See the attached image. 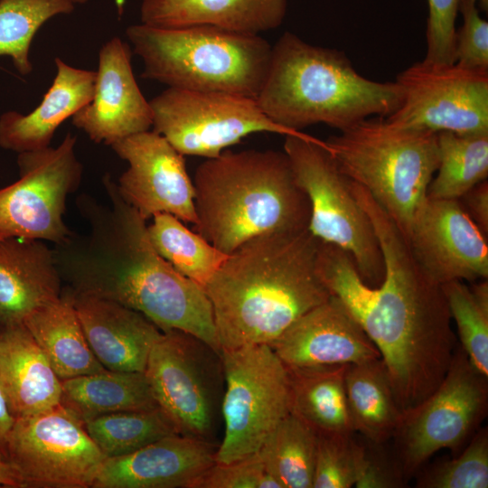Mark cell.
I'll use <instances>...</instances> for the list:
<instances>
[{
    "instance_id": "obj_1",
    "label": "cell",
    "mask_w": 488,
    "mask_h": 488,
    "mask_svg": "<svg viewBox=\"0 0 488 488\" xmlns=\"http://www.w3.org/2000/svg\"><path fill=\"white\" fill-rule=\"evenodd\" d=\"M351 190L378 238L383 280L368 286L347 252L321 240L316 270L378 349L406 412L429 396L448 371L457 346L452 318L442 286L421 268L399 226L365 188L352 182Z\"/></svg>"
},
{
    "instance_id": "obj_2",
    "label": "cell",
    "mask_w": 488,
    "mask_h": 488,
    "mask_svg": "<svg viewBox=\"0 0 488 488\" xmlns=\"http://www.w3.org/2000/svg\"><path fill=\"white\" fill-rule=\"evenodd\" d=\"M108 202L77 200L89 230L55 245L62 281L75 294L119 303L161 331H183L221 351L211 301L202 286L178 273L154 248L146 221L103 178Z\"/></svg>"
},
{
    "instance_id": "obj_3",
    "label": "cell",
    "mask_w": 488,
    "mask_h": 488,
    "mask_svg": "<svg viewBox=\"0 0 488 488\" xmlns=\"http://www.w3.org/2000/svg\"><path fill=\"white\" fill-rule=\"evenodd\" d=\"M319 239L308 229L254 237L203 287L221 350L270 344L331 293L316 270Z\"/></svg>"
},
{
    "instance_id": "obj_4",
    "label": "cell",
    "mask_w": 488,
    "mask_h": 488,
    "mask_svg": "<svg viewBox=\"0 0 488 488\" xmlns=\"http://www.w3.org/2000/svg\"><path fill=\"white\" fill-rule=\"evenodd\" d=\"M192 182L196 230L226 254L262 234L308 228L310 202L285 152L224 150Z\"/></svg>"
},
{
    "instance_id": "obj_5",
    "label": "cell",
    "mask_w": 488,
    "mask_h": 488,
    "mask_svg": "<svg viewBox=\"0 0 488 488\" xmlns=\"http://www.w3.org/2000/svg\"><path fill=\"white\" fill-rule=\"evenodd\" d=\"M401 98L396 81L369 80L343 52L286 32L272 47L256 101L268 118L287 129L322 123L341 132L369 117H389Z\"/></svg>"
},
{
    "instance_id": "obj_6",
    "label": "cell",
    "mask_w": 488,
    "mask_h": 488,
    "mask_svg": "<svg viewBox=\"0 0 488 488\" xmlns=\"http://www.w3.org/2000/svg\"><path fill=\"white\" fill-rule=\"evenodd\" d=\"M126 36L143 61L144 79L168 88L253 99L266 80L272 53V46L258 34L209 25L133 24L127 28Z\"/></svg>"
},
{
    "instance_id": "obj_7",
    "label": "cell",
    "mask_w": 488,
    "mask_h": 488,
    "mask_svg": "<svg viewBox=\"0 0 488 488\" xmlns=\"http://www.w3.org/2000/svg\"><path fill=\"white\" fill-rule=\"evenodd\" d=\"M339 169L408 237L438 166L437 134L372 117L325 140Z\"/></svg>"
},
{
    "instance_id": "obj_8",
    "label": "cell",
    "mask_w": 488,
    "mask_h": 488,
    "mask_svg": "<svg viewBox=\"0 0 488 488\" xmlns=\"http://www.w3.org/2000/svg\"><path fill=\"white\" fill-rule=\"evenodd\" d=\"M284 152L310 202L308 230L347 252L364 283L378 286L385 272L378 238L325 141L310 135L286 136Z\"/></svg>"
},
{
    "instance_id": "obj_9",
    "label": "cell",
    "mask_w": 488,
    "mask_h": 488,
    "mask_svg": "<svg viewBox=\"0 0 488 488\" xmlns=\"http://www.w3.org/2000/svg\"><path fill=\"white\" fill-rule=\"evenodd\" d=\"M144 372L177 434L215 444L225 388L221 352L191 333L163 332Z\"/></svg>"
},
{
    "instance_id": "obj_10",
    "label": "cell",
    "mask_w": 488,
    "mask_h": 488,
    "mask_svg": "<svg viewBox=\"0 0 488 488\" xmlns=\"http://www.w3.org/2000/svg\"><path fill=\"white\" fill-rule=\"evenodd\" d=\"M225 388L221 403L224 435L216 463L258 453L289 413V384L284 363L268 344L221 350Z\"/></svg>"
},
{
    "instance_id": "obj_11",
    "label": "cell",
    "mask_w": 488,
    "mask_h": 488,
    "mask_svg": "<svg viewBox=\"0 0 488 488\" xmlns=\"http://www.w3.org/2000/svg\"><path fill=\"white\" fill-rule=\"evenodd\" d=\"M488 377L456 346L448 371L436 389L403 412L392 440L407 478L416 474L437 451L458 454L487 415Z\"/></svg>"
},
{
    "instance_id": "obj_12",
    "label": "cell",
    "mask_w": 488,
    "mask_h": 488,
    "mask_svg": "<svg viewBox=\"0 0 488 488\" xmlns=\"http://www.w3.org/2000/svg\"><path fill=\"white\" fill-rule=\"evenodd\" d=\"M149 104L154 131L183 155L214 158L253 133L308 135L273 122L256 99L233 94L168 88Z\"/></svg>"
},
{
    "instance_id": "obj_13",
    "label": "cell",
    "mask_w": 488,
    "mask_h": 488,
    "mask_svg": "<svg viewBox=\"0 0 488 488\" xmlns=\"http://www.w3.org/2000/svg\"><path fill=\"white\" fill-rule=\"evenodd\" d=\"M77 137L68 132L57 147L18 154L19 179L0 189V240L11 238L52 242L72 236L64 222L67 197L81 181Z\"/></svg>"
},
{
    "instance_id": "obj_14",
    "label": "cell",
    "mask_w": 488,
    "mask_h": 488,
    "mask_svg": "<svg viewBox=\"0 0 488 488\" xmlns=\"http://www.w3.org/2000/svg\"><path fill=\"white\" fill-rule=\"evenodd\" d=\"M106 458L83 421L61 404L15 419L9 437L8 463L25 488L92 487Z\"/></svg>"
},
{
    "instance_id": "obj_15",
    "label": "cell",
    "mask_w": 488,
    "mask_h": 488,
    "mask_svg": "<svg viewBox=\"0 0 488 488\" xmlns=\"http://www.w3.org/2000/svg\"><path fill=\"white\" fill-rule=\"evenodd\" d=\"M395 81L402 98L389 122L433 133L488 134V71L423 60Z\"/></svg>"
},
{
    "instance_id": "obj_16",
    "label": "cell",
    "mask_w": 488,
    "mask_h": 488,
    "mask_svg": "<svg viewBox=\"0 0 488 488\" xmlns=\"http://www.w3.org/2000/svg\"><path fill=\"white\" fill-rule=\"evenodd\" d=\"M128 168L117 183L123 199L146 221L159 213L196 224L194 186L183 155L163 136L144 131L110 145Z\"/></svg>"
},
{
    "instance_id": "obj_17",
    "label": "cell",
    "mask_w": 488,
    "mask_h": 488,
    "mask_svg": "<svg viewBox=\"0 0 488 488\" xmlns=\"http://www.w3.org/2000/svg\"><path fill=\"white\" fill-rule=\"evenodd\" d=\"M487 236L458 199L427 197L407 237L410 250L436 284L488 277Z\"/></svg>"
},
{
    "instance_id": "obj_18",
    "label": "cell",
    "mask_w": 488,
    "mask_h": 488,
    "mask_svg": "<svg viewBox=\"0 0 488 488\" xmlns=\"http://www.w3.org/2000/svg\"><path fill=\"white\" fill-rule=\"evenodd\" d=\"M130 46L113 37L99 52L92 99L71 117L72 124L93 142L111 145L153 125L149 101L142 94L131 65Z\"/></svg>"
},
{
    "instance_id": "obj_19",
    "label": "cell",
    "mask_w": 488,
    "mask_h": 488,
    "mask_svg": "<svg viewBox=\"0 0 488 488\" xmlns=\"http://www.w3.org/2000/svg\"><path fill=\"white\" fill-rule=\"evenodd\" d=\"M269 346L286 368L346 365L380 359L374 343L333 295L299 317Z\"/></svg>"
},
{
    "instance_id": "obj_20",
    "label": "cell",
    "mask_w": 488,
    "mask_h": 488,
    "mask_svg": "<svg viewBox=\"0 0 488 488\" xmlns=\"http://www.w3.org/2000/svg\"><path fill=\"white\" fill-rule=\"evenodd\" d=\"M218 446L179 434L162 437L107 457L91 488H192L216 462Z\"/></svg>"
},
{
    "instance_id": "obj_21",
    "label": "cell",
    "mask_w": 488,
    "mask_h": 488,
    "mask_svg": "<svg viewBox=\"0 0 488 488\" xmlns=\"http://www.w3.org/2000/svg\"><path fill=\"white\" fill-rule=\"evenodd\" d=\"M71 294L89 345L104 368L144 372L163 331L141 313L119 303Z\"/></svg>"
},
{
    "instance_id": "obj_22",
    "label": "cell",
    "mask_w": 488,
    "mask_h": 488,
    "mask_svg": "<svg viewBox=\"0 0 488 488\" xmlns=\"http://www.w3.org/2000/svg\"><path fill=\"white\" fill-rule=\"evenodd\" d=\"M56 75L42 102L30 113L10 110L0 116V147L16 152L47 148L59 126L93 98L96 71L54 59Z\"/></svg>"
},
{
    "instance_id": "obj_23",
    "label": "cell",
    "mask_w": 488,
    "mask_h": 488,
    "mask_svg": "<svg viewBox=\"0 0 488 488\" xmlns=\"http://www.w3.org/2000/svg\"><path fill=\"white\" fill-rule=\"evenodd\" d=\"M0 389L15 419L60 404L61 380L23 322L0 333Z\"/></svg>"
},
{
    "instance_id": "obj_24",
    "label": "cell",
    "mask_w": 488,
    "mask_h": 488,
    "mask_svg": "<svg viewBox=\"0 0 488 488\" xmlns=\"http://www.w3.org/2000/svg\"><path fill=\"white\" fill-rule=\"evenodd\" d=\"M62 279L53 249L44 241L0 240V319L23 322L37 308L58 299Z\"/></svg>"
},
{
    "instance_id": "obj_25",
    "label": "cell",
    "mask_w": 488,
    "mask_h": 488,
    "mask_svg": "<svg viewBox=\"0 0 488 488\" xmlns=\"http://www.w3.org/2000/svg\"><path fill=\"white\" fill-rule=\"evenodd\" d=\"M286 0H143L140 18L157 28L209 25L247 34L278 27Z\"/></svg>"
},
{
    "instance_id": "obj_26",
    "label": "cell",
    "mask_w": 488,
    "mask_h": 488,
    "mask_svg": "<svg viewBox=\"0 0 488 488\" xmlns=\"http://www.w3.org/2000/svg\"><path fill=\"white\" fill-rule=\"evenodd\" d=\"M23 323L61 380L106 370L89 345L70 289Z\"/></svg>"
},
{
    "instance_id": "obj_27",
    "label": "cell",
    "mask_w": 488,
    "mask_h": 488,
    "mask_svg": "<svg viewBox=\"0 0 488 488\" xmlns=\"http://www.w3.org/2000/svg\"><path fill=\"white\" fill-rule=\"evenodd\" d=\"M346 365L286 368L289 410L316 435L355 433L345 392Z\"/></svg>"
},
{
    "instance_id": "obj_28",
    "label": "cell",
    "mask_w": 488,
    "mask_h": 488,
    "mask_svg": "<svg viewBox=\"0 0 488 488\" xmlns=\"http://www.w3.org/2000/svg\"><path fill=\"white\" fill-rule=\"evenodd\" d=\"M60 404L83 422L114 412L158 407L145 372L107 369L61 380Z\"/></svg>"
},
{
    "instance_id": "obj_29",
    "label": "cell",
    "mask_w": 488,
    "mask_h": 488,
    "mask_svg": "<svg viewBox=\"0 0 488 488\" xmlns=\"http://www.w3.org/2000/svg\"><path fill=\"white\" fill-rule=\"evenodd\" d=\"M344 383L354 432L373 443L392 439L403 412L381 360L348 364Z\"/></svg>"
},
{
    "instance_id": "obj_30",
    "label": "cell",
    "mask_w": 488,
    "mask_h": 488,
    "mask_svg": "<svg viewBox=\"0 0 488 488\" xmlns=\"http://www.w3.org/2000/svg\"><path fill=\"white\" fill-rule=\"evenodd\" d=\"M152 219L147 230L157 253L178 273L204 287L229 254L189 230L174 215L159 213Z\"/></svg>"
},
{
    "instance_id": "obj_31",
    "label": "cell",
    "mask_w": 488,
    "mask_h": 488,
    "mask_svg": "<svg viewBox=\"0 0 488 488\" xmlns=\"http://www.w3.org/2000/svg\"><path fill=\"white\" fill-rule=\"evenodd\" d=\"M316 444L315 432L289 413L257 454L282 488H312Z\"/></svg>"
},
{
    "instance_id": "obj_32",
    "label": "cell",
    "mask_w": 488,
    "mask_h": 488,
    "mask_svg": "<svg viewBox=\"0 0 488 488\" xmlns=\"http://www.w3.org/2000/svg\"><path fill=\"white\" fill-rule=\"evenodd\" d=\"M439 161L427 197L460 199L471 188L487 180L488 134L458 135L439 132Z\"/></svg>"
},
{
    "instance_id": "obj_33",
    "label": "cell",
    "mask_w": 488,
    "mask_h": 488,
    "mask_svg": "<svg viewBox=\"0 0 488 488\" xmlns=\"http://www.w3.org/2000/svg\"><path fill=\"white\" fill-rule=\"evenodd\" d=\"M83 424L107 457L125 455L162 437L177 434L174 424L159 407L114 412Z\"/></svg>"
},
{
    "instance_id": "obj_34",
    "label": "cell",
    "mask_w": 488,
    "mask_h": 488,
    "mask_svg": "<svg viewBox=\"0 0 488 488\" xmlns=\"http://www.w3.org/2000/svg\"><path fill=\"white\" fill-rule=\"evenodd\" d=\"M75 9L71 0H0V56L12 59L23 76L33 71L31 43L50 19Z\"/></svg>"
},
{
    "instance_id": "obj_35",
    "label": "cell",
    "mask_w": 488,
    "mask_h": 488,
    "mask_svg": "<svg viewBox=\"0 0 488 488\" xmlns=\"http://www.w3.org/2000/svg\"><path fill=\"white\" fill-rule=\"evenodd\" d=\"M451 318L455 320L460 346L472 365L488 377V281L463 280L441 285Z\"/></svg>"
},
{
    "instance_id": "obj_36",
    "label": "cell",
    "mask_w": 488,
    "mask_h": 488,
    "mask_svg": "<svg viewBox=\"0 0 488 488\" xmlns=\"http://www.w3.org/2000/svg\"><path fill=\"white\" fill-rule=\"evenodd\" d=\"M417 474L418 488H487V427H480L459 455L436 462Z\"/></svg>"
},
{
    "instance_id": "obj_37",
    "label": "cell",
    "mask_w": 488,
    "mask_h": 488,
    "mask_svg": "<svg viewBox=\"0 0 488 488\" xmlns=\"http://www.w3.org/2000/svg\"><path fill=\"white\" fill-rule=\"evenodd\" d=\"M363 461L364 442L356 433L317 435L312 488L354 486Z\"/></svg>"
},
{
    "instance_id": "obj_38",
    "label": "cell",
    "mask_w": 488,
    "mask_h": 488,
    "mask_svg": "<svg viewBox=\"0 0 488 488\" xmlns=\"http://www.w3.org/2000/svg\"><path fill=\"white\" fill-rule=\"evenodd\" d=\"M463 23L455 31V62L465 68L488 71V23L480 15L475 0H459Z\"/></svg>"
},
{
    "instance_id": "obj_39",
    "label": "cell",
    "mask_w": 488,
    "mask_h": 488,
    "mask_svg": "<svg viewBox=\"0 0 488 488\" xmlns=\"http://www.w3.org/2000/svg\"><path fill=\"white\" fill-rule=\"evenodd\" d=\"M192 488H282L270 475L258 454L244 459L214 463L195 482Z\"/></svg>"
},
{
    "instance_id": "obj_40",
    "label": "cell",
    "mask_w": 488,
    "mask_h": 488,
    "mask_svg": "<svg viewBox=\"0 0 488 488\" xmlns=\"http://www.w3.org/2000/svg\"><path fill=\"white\" fill-rule=\"evenodd\" d=\"M425 61L455 63V21L459 0H427Z\"/></svg>"
},
{
    "instance_id": "obj_41",
    "label": "cell",
    "mask_w": 488,
    "mask_h": 488,
    "mask_svg": "<svg viewBox=\"0 0 488 488\" xmlns=\"http://www.w3.org/2000/svg\"><path fill=\"white\" fill-rule=\"evenodd\" d=\"M364 461L356 488H399L407 478L394 448L387 443H373L365 438Z\"/></svg>"
},
{
    "instance_id": "obj_42",
    "label": "cell",
    "mask_w": 488,
    "mask_h": 488,
    "mask_svg": "<svg viewBox=\"0 0 488 488\" xmlns=\"http://www.w3.org/2000/svg\"><path fill=\"white\" fill-rule=\"evenodd\" d=\"M465 211L487 236L488 233V183L483 181L458 199Z\"/></svg>"
},
{
    "instance_id": "obj_43",
    "label": "cell",
    "mask_w": 488,
    "mask_h": 488,
    "mask_svg": "<svg viewBox=\"0 0 488 488\" xmlns=\"http://www.w3.org/2000/svg\"><path fill=\"white\" fill-rule=\"evenodd\" d=\"M15 422L0 389V460L8 463V443Z\"/></svg>"
},
{
    "instance_id": "obj_44",
    "label": "cell",
    "mask_w": 488,
    "mask_h": 488,
    "mask_svg": "<svg viewBox=\"0 0 488 488\" xmlns=\"http://www.w3.org/2000/svg\"><path fill=\"white\" fill-rule=\"evenodd\" d=\"M0 486L24 488L18 472L7 462L0 460Z\"/></svg>"
},
{
    "instance_id": "obj_45",
    "label": "cell",
    "mask_w": 488,
    "mask_h": 488,
    "mask_svg": "<svg viewBox=\"0 0 488 488\" xmlns=\"http://www.w3.org/2000/svg\"><path fill=\"white\" fill-rule=\"evenodd\" d=\"M479 9L487 12L488 10V0H475Z\"/></svg>"
},
{
    "instance_id": "obj_46",
    "label": "cell",
    "mask_w": 488,
    "mask_h": 488,
    "mask_svg": "<svg viewBox=\"0 0 488 488\" xmlns=\"http://www.w3.org/2000/svg\"><path fill=\"white\" fill-rule=\"evenodd\" d=\"M75 5L78 4V5H84L86 4L89 0H71Z\"/></svg>"
},
{
    "instance_id": "obj_47",
    "label": "cell",
    "mask_w": 488,
    "mask_h": 488,
    "mask_svg": "<svg viewBox=\"0 0 488 488\" xmlns=\"http://www.w3.org/2000/svg\"><path fill=\"white\" fill-rule=\"evenodd\" d=\"M4 325H5V322L0 319V333L3 330Z\"/></svg>"
}]
</instances>
